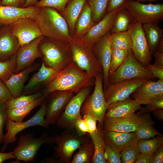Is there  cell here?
Masks as SVG:
<instances>
[{
    "mask_svg": "<svg viewBox=\"0 0 163 163\" xmlns=\"http://www.w3.org/2000/svg\"><path fill=\"white\" fill-rule=\"evenodd\" d=\"M74 131L80 136H85L88 134V128L83 117L78 119L76 121L75 125Z\"/></svg>",
    "mask_w": 163,
    "mask_h": 163,
    "instance_id": "cell-47",
    "label": "cell"
},
{
    "mask_svg": "<svg viewBox=\"0 0 163 163\" xmlns=\"http://www.w3.org/2000/svg\"><path fill=\"white\" fill-rule=\"evenodd\" d=\"M45 37H38L21 46L16 53V64L14 73H17L32 64L37 58H42L39 45Z\"/></svg>",
    "mask_w": 163,
    "mask_h": 163,
    "instance_id": "cell-18",
    "label": "cell"
},
{
    "mask_svg": "<svg viewBox=\"0 0 163 163\" xmlns=\"http://www.w3.org/2000/svg\"><path fill=\"white\" fill-rule=\"evenodd\" d=\"M73 156L71 163H91L94 154V146L91 140L81 144Z\"/></svg>",
    "mask_w": 163,
    "mask_h": 163,
    "instance_id": "cell-34",
    "label": "cell"
},
{
    "mask_svg": "<svg viewBox=\"0 0 163 163\" xmlns=\"http://www.w3.org/2000/svg\"><path fill=\"white\" fill-rule=\"evenodd\" d=\"M51 138L53 143L57 145L53 147L54 152L52 157L59 159L61 163H70L74 152L81 144L91 140L88 134L80 136L75 131L64 132Z\"/></svg>",
    "mask_w": 163,
    "mask_h": 163,
    "instance_id": "cell-5",
    "label": "cell"
},
{
    "mask_svg": "<svg viewBox=\"0 0 163 163\" xmlns=\"http://www.w3.org/2000/svg\"><path fill=\"white\" fill-rule=\"evenodd\" d=\"M48 95L44 94L42 96L36 99L32 102L19 108L6 109L7 117L10 119L18 122L23 120L24 117L37 106L41 105Z\"/></svg>",
    "mask_w": 163,
    "mask_h": 163,
    "instance_id": "cell-30",
    "label": "cell"
},
{
    "mask_svg": "<svg viewBox=\"0 0 163 163\" xmlns=\"http://www.w3.org/2000/svg\"><path fill=\"white\" fill-rule=\"evenodd\" d=\"M154 54L155 59L153 64L163 66V53H159L156 51Z\"/></svg>",
    "mask_w": 163,
    "mask_h": 163,
    "instance_id": "cell-55",
    "label": "cell"
},
{
    "mask_svg": "<svg viewBox=\"0 0 163 163\" xmlns=\"http://www.w3.org/2000/svg\"><path fill=\"white\" fill-rule=\"evenodd\" d=\"M158 24L152 23L142 25L152 55L156 52L158 44L163 37V30Z\"/></svg>",
    "mask_w": 163,
    "mask_h": 163,
    "instance_id": "cell-32",
    "label": "cell"
},
{
    "mask_svg": "<svg viewBox=\"0 0 163 163\" xmlns=\"http://www.w3.org/2000/svg\"><path fill=\"white\" fill-rule=\"evenodd\" d=\"M150 80L138 78L122 81L110 85L103 90L106 102L109 105L114 101L127 98L139 87Z\"/></svg>",
    "mask_w": 163,
    "mask_h": 163,
    "instance_id": "cell-14",
    "label": "cell"
},
{
    "mask_svg": "<svg viewBox=\"0 0 163 163\" xmlns=\"http://www.w3.org/2000/svg\"><path fill=\"white\" fill-rule=\"evenodd\" d=\"M128 52V50H127L111 48L109 76L111 75L122 64L126 59Z\"/></svg>",
    "mask_w": 163,
    "mask_h": 163,
    "instance_id": "cell-39",
    "label": "cell"
},
{
    "mask_svg": "<svg viewBox=\"0 0 163 163\" xmlns=\"http://www.w3.org/2000/svg\"><path fill=\"white\" fill-rule=\"evenodd\" d=\"M20 46L18 39L11 34L9 25H2L0 28V61L8 60Z\"/></svg>",
    "mask_w": 163,
    "mask_h": 163,
    "instance_id": "cell-22",
    "label": "cell"
},
{
    "mask_svg": "<svg viewBox=\"0 0 163 163\" xmlns=\"http://www.w3.org/2000/svg\"><path fill=\"white\" fill-rule=\"evenodd\" d=\"M73 61L81 69L95 78L103 69L94 53L92 45L82 38H73L70 43Z\"/></svg>",
    "mask_w": 163,
    "mask_h": 163,
    "instance_id": "cell-4",
    "label": "cell"
},
{
    "mask_svg": "<svg viewBox=\"0 0 163 163\" xmlns=\"http://www.w3.org/2000/svg\"><path fill=\"white\" fill-rule=\"evenodd\" d=\"M154 153L140 152L135 163H151Z\"/></svg>",
    "mask_w": 163,
    "mask_h": 163,
    "instance_id": "cell-52",
    "label": "cell"
},
{
    "mask_svg": "<svg viewBox=\"0 0 163 163\" xmlns=\"http://www.w3.org/2000/svg\"><path fill=\"white\" fill-rule=\"evenodd\" d=\"M69 0H40L34 6L41 7L44 6L51 7L55 9L59 13L62 12Z\"/></svg>",
    "mask_w": 163,
    "mask_h": 163,
    "instance_id": "cell-42",
    "label": "cell"
},
{
    "mask_svg": "<svg viewBox=\"0 0 163 163\" xmlns=\"http://www.w3.org/2000/svg\"><path fill=\"white\" fill-rule=\"evenodd\" d=\"M138 143L135 142L124 149L120 153L121 163H135L140 153Z\"/></svg>",
    "mask_w": 163,
    "mask_h": 163,
    "instance_id": "cell-41",
    "label": "cell"
},
{
    "mask_svg": "<svg viewBox=\"0 0 163 163\" xmlns=\"http://www.w3.org/2000/svg\"><path fill=\"white\" fill-rule=\"evenodd\" d=\"M95 78L80 68L73 61L59 72L47 85L44 94L48 95L56 91L77 93L84 88L95 85Z\"/></svg>",
    "mask_w": 163,
    "mask_h": 163,
    "instance_id": "cell-1",
    "label": "cell"
},
{
    "mask_svg": "<svg viewBox=\"0 0 163 163\" xmlns=\"http://www.w3.org/2000/svg\"><path fill=\"white\" fill-rule=\"evenodd\" d=\"M102 132L106 143L114 151L120 154L126 147L135 142H137L136 141L135 132L125 133L103 129Z\"/></svg>",
    "mask_w": 163,
    "mask_h": 163,
    "instance_id": "cell-24",
    "label": "cell"
},
{
    "mask_svg": "<svg viewBox=\"0 0 163 163\" xmlns=\"http://www.w3.org/2000/svg\"><path fill=\"white\" fill-rule=\"evenodd\" d=\"M141 105L129 96L124 100L116 101L109 104L105 117L117 118L129 116L139 110Z\"/></svg>",
    "mask_w": 163,
    "mask_h": 163,
    "instance_id": "cell-23",
    "label": "cell"
},
{
    "mask_svg": "<svg viewBox=\"0 0 163 163\" xmlns=\"http://www.w3.org/2000/svg\"><path fill=\"white\" fill-rule=\"evenodd\" d=\"M12 158H15L13 151L8 152H0V163Z\"/></svg>",
    "mask_w": 163,
    "mask_h": 163,
    "instance_id": "cell-54",
    "label": "cell"
},
{
    "mask_svg": "<svg viewBox=\"0 0 163 163\" xmlns=\"http://www.w3.org/2000/svg\"><path fill=\"white\" fill-rule=\"evenodd\" d=\"M163 108V94L153 99L144 107H141L139 111L142 114L149 113L153 111L159 109Z\"/></svg>",
    "mask_w": 163,
    "mask_h": 163,
    "instance_id": "cell-43",
    "label": "cell"
},
{
    "mask_svg": "<svg viewBox=\"0 0 163 163\" xmlns=\"http://www.w3.org/2000/svg\"><path fill=\"white\" fill-rule=\"evenodd\" d=\"M74 93L56 91L50 93L46 101L45 119L49 124H55L63 112Z\"/></svg>",
    "mask_w": 163,
    "mask_h": 163,
    "instance_id": "cell-13",
    "label": "cell"
},
{
    "mask_svg": "<svg viewBox=\"0 0 163 163\" xmlns=\"http://www.w3.org/2000/svg\"><path fill=\"white\" fill-rule=\"evenodd\" d=\"M44 94L43 92H38L31 94H23L15 98H11L6 101V109L16 108L26 105L32 102Z\"/></svg>",
    "mask_w": 163,
    "mask_h": 163,
    "instance_id": "cell-37",
    "label": "cell"
},
{
    "mask_svg": "<svg viewBox=\"0 0 163 163\" xmlns=\"http://www.w3.org/2000/svg\"><path fill=\"white\" fill-rule=\"evenodd\" d=\"M138 146L140 152L153 153L163 144V136L158 135L151 139L139 141Z\"/></svg>",
    "mask_w": 163,
    "mask_h": 163,
    "instance_id": "cell-38",
    "label": "cell"
},
{
    "mask_svg": "<svg viewBox=\"0 0 163 163\" xmlns=\"http://www.w3.org/2000/svg\"><path fill=\"white\" fill-rule=\"evenodd\" d=\"M104 156L107 163H121L120 154L114 151L106 144Z\"/></svg>",
    "mask_w": 163,
    "mask_h": 163,
    "instance_id": "cell-44",
    "label": "cell"
},
{
    "mask_svg": "<svg viewBox=\"0 0 163 163\" xmlns=\"http://www.w3.org/2000/svg\"><path fill=\"white\" fill-rule=\"evenodd\" d=\"M111 35L110 31L92 45L95 56L103 69V90L110 85L108 78L111 56Z\"/></svg>",
    "mask_w": 163,
    "mask_h": 163,
    "instance_id": "cell-16",
    "label": "cell"
},
{
    "mask_svg": "<svg viewBox=\"0 0 163 163\" xmlns=\"http://www.w3.org/2000/svg\"><path fill=\"white\" fill-rule=\"evenodd\" d=\"M112 48L129 50H132V43L129 31L112 33L110 37Z\"/></svg>",
    "mask_w": 163,
    "mask_h": 163,
    "instance_id": "cell-35",
    "label": "cell"
},
{
    "mask_svg": "<svg viewBox=\"0 0 163 163\" xmlns=\"http://www.w3.org/2000/svg\"><path fill=\"white\" fill-rule=\"evenodd\" d=\"M142 115L139 111L124 117H104L102 129L125 133L136 132L140 123Z\"/></svg>",
    "mask_w": 163,
    "mask_h": 163,
    "instance_id": "cell-17",
    "label": "cell"
},
{
    "mask_svg": "<svg viewBox=\"0 0 163 163\" xmlns=\"http://www.w3.org/2000/svg\"><path fill=\"white\" fill-rule=\"evenodd\" d=\"M40 66L38 63L32 64L20 72L13 73L4 83L10 92L12 98L21 95L24 85L29 74L37 70Z\"/></svg>",
    "mask_w": 163,
    "mask_h": 163,
    "instance_id": "cell-25",
    "label": "cell"
},
{
    "mask_svg": "<svg viewBox=\"0 0 163 163\" xmlns=\"http://www.w3.org/2000/svg\"><path fill=\"white\" fill-rule=\"evenodd\" d=\"M45 143L53 144L51 136H49L47 133H43L37 138H34L33 134L31 133L22 135L19 138L17 146L13 151L16 161H34L41 146Z\"/></svg>",
    "mask_w": 163,
    "mask_h": 163,
    "instance_id": "cell-9",
    "label": "cell"
},
{
    "mask_svg": "<svg viewBox=\"0 0 163 163\" xmlns=\"http://www.w3.org/2000/svg\"><path fill=\"white\" fill-rule=\"evenodd\" d=\"M145 67L155 78L163 80V66L149 64Z\"/></svg>",
    "mask_w": 163,
    "mask_h": 163,
    "instance_id": "cell-49",
    "label": "cell"
},
{
    "mask_svg": "<svg viewBox=\"0 0 163 163\" xmlns=\"http://www.w3.org/2000/svg\"><path fill=\"white\" fill-rule=\"evenodd\" d=\"M128 30L131 36L132 50L134 55L136 59L145 67L150 64L152 55L142 25L134 21Z\"/></svg>",
    "mask_w": 163,
    "mask_h": 163,
    "instance_id": "cell-12",
    "label": "cell"
},
{
    "mask_svg": "<svg viewBox=\"0 0 163 163\" xmlns=\"http://www.w3.org/2000/svg\"><path fill=\"white\" fill-rule=\"evenodd\" d=\"M138 78L152 80L155 78L136 59L131 50L128 51V55L122 64L109 76L108 82L110 85L122 81Z\"/></svg>",
    "mask_w": 163,
    "mask_h": 163,
    "instance_id": "cell-7",
    "label": "cell"
},
{
    "mask_svg": "<svg viewBox=\"0 0 163 163\" xmlns=\"http://www.w3.org/2000/svg\"><path fill=\"white\" fill-rule=\"evenodd\" d=\"M39 48L45 65L58 72L73 62L69 43L45 37Z\"/></svg>",
    "mask_w": 163,
    "mask_h": 163,
    "instance_id": "cell-2",
    "label": "cell"
},
{
    "mask_svg": "<svg viewBox=\"0 0 163 163\" xmlns=\"http://www.w3.org/2000/svg\"><path fill=\"white\" fill-rule=\"evenodd\" d=\"M38 1V0H26V3L22 8H24L34 6Z\"/></svg>",
    "mask_w": 163,
    "mask_h": 163,
    "instance_id": "cell-58",
    "label": "cell"
},
{
    "mask_svg": "<svg viewBox=\"0 0 163 163\" xmlns=\"http://www.w3.org/2000/svg\"><path fill=\"white\" fill-rule=\"evenodd\" d=\"M11 34L18 39L20 46L43 35L34 19L24 18L9 24Z\"/></svg>",
    "mask_w": 163,
    "mask_h": 163,
    "instance_id": "cell-15",
    "label": "cell"
},
{
    "mask_svg": "<svg viewBox=\"0 0 163 163\" xmlns=\"http://www.w3.org/2000/svg\"><path fill=\"white\" fill-rule=\"evenodd\" d=\"M12 98V96L4 82L0 79V100L6 101Z\"/></svg>",
    "mask_w": 163,
    "mask_h": 163,
    "instance_id": "cell-50",
    "label": "cell"
},
{
    "mask_svg": "<svg viewBox=\"0 0 163 163\" xmlns=\"http://www.w3.org/2000/svg\"><path fill=\"white\" fill-rule=\"evenodd\" d=\"M152 112L157 119L161 121L163 120V110L162 109H156Z\"/></svg>",
    "mask_w": 163,
    "mask_h": 163,
    "instance_id": "cell-56",
    "label": "cell"
},
{
    "mask_svg": "<svg viewBox=\"0 0 163 163\" xmlns=\"http://www.w3.org/2000/svg\"><path fill=\"white\" fill-rule=\"evenodd\" d=\"M163 162V145L161 146L154 152L152 163Z\"/></svg>",
    "mask_w": 163,
    "mask_h": 163,
    "instance_id": "cell-53",
    "label": "cell"
},
{
    "mask_svg": "<svg viewBox=\"0 0 163 163\" xmlns=\"http://www.w3.org/2000/svg\"><path fill=\"white\" fill-rule=\"evenodd\" d=\"M87 126L88 134H91L97 129V120L94 115L91 113L88 112L83 116Z\"/></svg>",
    "mask_w": 163,
    "mask_h": 163,
    "instance_id": "cell-46",
    "label": "cell"
},
{
    "mask_svg": "<svg viewBox=\"0 0 163 163\" xmlns=\"http://www.w3.org/2000/svg\"><path fill=\"white\" fill-rule=\"evenodd\" d=\"M109 0H86L92 11V19L96 23L100 21L105 16Z\"/></svg>",
    "mask_w": 163,
    "mask_h": 163,
    "instance_id": "cell-36",
    "label": "cell"
},
{
    "mask_svg": "<svg viewBox=\"0 0 163 163\" xmlns=\"http://www.w3.org/2000/svg\"><path fill=\"white\" fill-rule=\"evenodd\" d=\"M134 21L129 12L124 8L117 12L110 32L112 34L126 31Z\"/></svg>",
    "mask_w": 163,
    "mask_h": 163,
    "instance_id": "cell-33",
    "label": "cell"
},
{
    "mask_svg": "<svg viewBox=\"0 0 163 163\" xmlns=\"http://www.w3.org/2000/svg\"><path fill=\"white\" fill-rule=\"evenodd\" d=\"M86 0H69L64 10L59 13L68 25L69 33L73 37L76 22Z\"/></svg>",
    "mask_w": 163,
    "mask_h": 163,
    "instance_id": "cell-27",
    "label": "cell"
},
{
    "mask_svg": "<svg viewBox=\"0 0 163 163\" xmlns=\"http://www.w3.org/2000/svg\"><path fill=\"white\" fill-rule=\"evenodd\" d=\"M40 9V7L34 6L23 8L0 5V23L3 25H9L22 18L35 19Z\"/></svg>",
    "mask_w": 163,
    "mask_h": 163,
    "instance_id": "cell-19",
    "label": "cell"
},
{
    "mask_svg": "<svg viewBox=\"0 0 163 163\" xmlns=\"http://www.w3.org/2000/svg\"><path fill=\"white\" fill-rule=\"evenodd\" d=\"M26 2V0H1L0 5L22 8Z\"/></svg>",
    "mask_w": 163,
    "mask_h": 163,
    "instance_id": "cell-51",
    "label": "cell"
},
{
    "mask_svg": "<svg viewBox=\"0 0 163 163\" xmlns=\"http://www.w3.org/2000/svg\"><path fill=\"white\" fill-rule=\"evenodd\" d=\"M94 146V154L91 163H107L104 156L105 143L102 129L98 123L97 129L91 134H88Z\"/></svg>",
    "mask_w": 163,
    "mask_h": 163,
    "instance_id": "cell-29",
    "label": "cell"
},
{
    "mask_svg": "<svg viewBox=\"0 0 163 163\" xmlns=\"http://www.w3.org/2000/svg\"><path fill=\"white\" fill-rule=\"evenodd\" d=\"M16 53L8 60L0 61V79L4 82L14 73L16 67Z\"/></svg>",
    "mask_w": 163,
    "mask_h": 163,
    "instance_id": "cell-40",
    "label": "cell"
},
{
    "mask_svg": "<svg viewBox=\"0 0 163 163\" xmlns=\"http://www.w3.org/2000/svg\"><path fill=\"white\" fill-rule=\"evenodd\" d=\"M58 72L53 69L45 66L42 62L38 71L32 75L24 86V90L28 91L40 85H48Z\"/></svg>",
    "mask_w": 163,
    "mask_h": 163,
    "instance_id": "cell-28",
    "label": "cell"
},
{
    "mask_svg": "<svg viewBox=\"0 0 163 163\" xmlns=\"http://www.w3.org/2000/svg\"><path fill=\"white\" fill-rule=\"evenodd\" d=\"M6 101L0 100V144L3 143L4 135L3 128L7 117L6 113Z\"/></svg>",
    "mask_w": 163,
    "mask_h": 163,
    "instance_id": "cell-45",
    "label": "cell"
},
{
    "mask_svg": "<svg viewBox=\"0 0 163 163\" xmlns=\"http://www.w3.org/2000/svg\"><path fill=\"white\" fill-rule=\"evenodd\" d=\"M2 25H2V24H1L0 23V28H1V27Z\"/></svg>",
    "mask_w": 163,
    "mask_h": 163,
    "instance_id": "cell-62",
    "label": "cell"
},
{
    "mask_svg": "<svg viewBox=\"0 0 163 163\" xmlns=\"http://www.w3.org/2000/svg\"><path fill=\"white\" fill-rule=\"evenodd\" d=\"M128 2L127 0H109L107 12L119 8H124Z\"/></svg>",
    "mask_w": 163,
    "mask_h": 163,
    "instance_id": "cell-48",
    "label": "cell"
},
{
    "mask_svg": "<svg viewBox=\"0 0 163 163\" xmlns=\"http://www.w3.org/2000/svg\"><path fill=\"white\" fill-rule=\"evenodd\" d=\"M127 0L128 2L135 1V0Z\"/></svg>",
    "mask_w": 163,
    "mask_h": 163,
    "instance_id": "cell-61",
    "label": "cell"
},
{
    "mask_svg": "<svg viewBox=\"0 0 163 163\" xmlns=\"http://www.w3.org/2000/svg\"><path fill=\"white\" fill-rule=\"evenodd\" d=\"M91 90V87L85 88L72 97L56 121V124L57 126L70 132L74 131L76 121L83 117L80 113L82 106Z\"/></svg>",
    "mask_w": 163,
    "mask_h": 163,
    "instance_id": "cell-10",
    "label": "cell"
},
{
    "mask_svg": "<svg viewBox=\"0 0 163 163\" xmlns=\"http://www.w3.org/2000/svg\"><path fill=\"white\" fill-rule=\"evenodd\" d=\"M96 24L92 19L91 8L86 2L76 20L73 38L83 37Z\"/></svg>",
    "mask_w": 163,
    "mask_h": 163,
    "instance_id": "cell-26",
    "label": "cell"
},
{
    "mask_svg": "<svg viewBox=\"0 0 163 163\" xmlns=\"http://www.w3.org/2000/svg\"><path fill=\"white\" fill-rule=\"evenodd\" d=\"M158 0H136V1L139 2H149L150 3L152 2H155Z\"/></svg>",
    "mask_w": 163,
    "mask_h": 163,
    "instance_id": "cell-60",
    "label": "cell"
},
{
    "mask_svg": "<svg viewBox=\"0 0 163 163\" xmlns=\"http://www.w3.org/2000/svg\"><path fill=\"white\" fill-rule=\"evenodd\" d=\"M35 19L45 37L69 43L72 40L67 22L55 9L48 6L40 7Z\"/></svg>",
    "mask_w": 163,
    "mask_h": 163,
    "instance_id": "cell-3",
    "label": "cell"
},
{
    "mask_svg": "<svg viewBox=\"0 0 163 163\" xmlns=\"http://www.w3.org/2000/svg\"><path fill=\"white\" fill-rule=\"evenodd\" d=\"M156 51L159 53H163V37L158 44Z\"/></svg>",
    "mask_w": 163,
    "mask_h": 163,
    "instance_id": "cell-59",
    "label": "cell"
},
{
    "mask_svg": "<svg viewBox=\"0 0 163 163\" xmlns=\"http://www.w3.org/2000/svg\"><path fill=\"white\" fill-rule=\"evenodd\" d=\"M39 163H61V162L58 158H55L53 157H47L42 160Z\"/></svg>",
    "mask_w": 163,
    "mask_h": 163,
    "instance_id": "cell-57",
    "label": "cell"
},
{
    "mask_svg": "<svg viewBox=\"0 0 163 163\" xmlns=\"http://www.w3.org/2000/svg\"><path fill=\"white\" fill-rule=\"evenodd\" d=\"M155 123L149 113L142 114L139 126L135 132L136 141L138 142L141 139H149L156 136L162 135L154 128Z\"/></svg>",
    "mask_w": 163,
    "mask_h": 163,
    "instance_id": "cell-31",
    "label": "cell"
},
{
    "mask_svg": "<svg viewBox=\"0 0 163 163\" xmlns=\"http://www.w3.org/2000/svg\"><path fill=\"white\" fill-rule=\"evenodd\" d=\"M134 21L142 25L155 23H158L163 19V4H148L136 1L128 2L125 7Z\"/></svg>",
    "mask_w": 163,
    "mask_h": 163,
    "instance_id": "cell-11",
    "label": "cell"
},
{
    "mask_svg": "<svg viewBox=\"0 0 163 163\" xmlns=\"http://www.w3.org/2000/svg\"><path fill=\"white\" fill-rule=\"evenodd\" d=\"M163 94V80H150L139 87L130 95L140 104L146 105L155 98Z\"/></svg>",
    "mask_w": 163,
    "mask_h": 163,
    "instance_id": "cell-20",
    "label": "cell"
},
{
    "mask_svg": "<svg viewBox=\"0 0 163 163\" xmlns=\"http://www.w3.org/2000/svg\"><path fill=\"white\" fill-rule=\"evenodd\" d=\"M103 83V74L101 72L95 78L94 91L91 95L89 94L86 97L80 110L82 116L88 112L92 113L102 129L105 114L108 106L105 99Z\"/></svg>",
    "mask_w": 163,
    "mask_h": 163,
    "instance_id": "cell-6",
    "label": "cell"
},
{
    "mask_svg": "<svg viewBox=\"0 0 163 163\" xmlns=\"http://www.w3.org/2000/svg\"><path fill=\"white\" fill-rule=\"evenodd\" d=\"M45 100L34 115L25 121L15 122L7 117L5 123L7 133L4 136L1 152L5 150L8 144L16 141L17 134L24 129L35 126H41L45 128L49 127V125L45 119Z\"/></svg>",
    "mask_w": 163,
    "mask_h": 163,
    "instance_id": "cell-8",
    "label": "cell"
},
{
    "mask_svg": "<svg viewBox=\"0 0 163 163\" xmlns=\"http://www.w3.org/2000/svg\"><path fill=\"white\" fill-rule=\"evenodd\" d=\"M123 9H116L108 13L82 38L89 44L92 45L110 31L117 12Z\"/></svg>",
    "mask_w": 163,
    "mask_h": 163,
    "instance_id": "cell-21",
    "label": "cell"
}]
</instances>
